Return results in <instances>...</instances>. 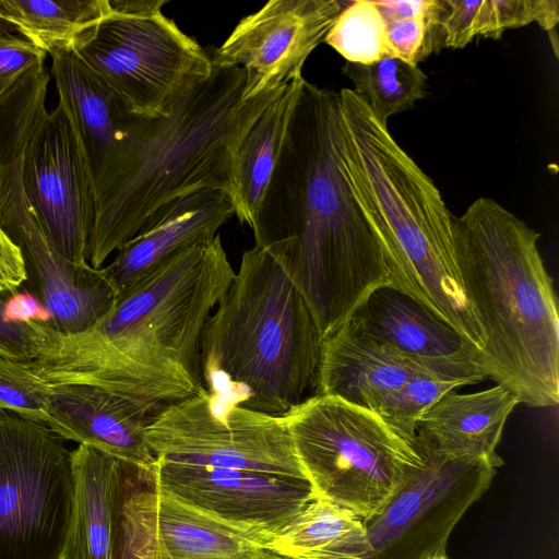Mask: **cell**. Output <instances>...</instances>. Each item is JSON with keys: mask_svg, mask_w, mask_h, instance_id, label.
<instances>
[{"mask_svg": "<svg viewBox=\"0 0 559 559\" xmlns=\"http://www.w3.org/2000/svg\"><path fill=\"white\" fill-rule=\"evenodd\" d=\"M246 73L214 67L156 117L131 115L126 134L93 183L94 224L87 262L103 267L163 205L219 190L230 198L239 147L283 86L242 100Z\"/></svg>", "mask_w": 559, "mask_h": 559, "instance_id": "3", "label": "cell"}, {"mask_svg": "<svg viewBox=\"0 0 559 559\" xmlns=\"http://www.w3.org/2000/svg\"><path fill=\"white\" fill-rule=\"evenodd\" d=\"M130 466L85 444L72 451L74 507L62 559H112L119 506Z\"/></svg>", "mask_w": 559, "mask_h": 559, "instance_id": "23", "label": "cell"}, {"mask_svg": "<svg viewBox=\"0 0 559 559\" xmlns=\"http://www.w3.org/2000/svg\"><path fill=\"white\" fill-rule=\"evenodd\" d=\"M518 404L516 395L500 384L474 393L453 390L420 417L416 436L444 459L500 467L503 462L496 450Z\"/></svg>", "mask_w": 559, "mask_h": 559, "instance_id": "21", "label": "cell"}, {"mask_svg": "<svg viewBox=\"0 0 559 559\" xmlns=\"http://www.w3.org/2000/svg\"><path fill=\"white\" fill-rule=\"evenodd\" d=\"M235 275L219 234L195 242L120 293L87 330L63 334L48 324L40 355L26 362L50 384L95 385L155 416L206 393L201 337Z\"/></svg>", "mask_w": 559, "mask_h": 559, "instance_id": "2", "label": "cell"}, {"mask_svg": "<svg viewBox=\"0 0 559 559\" xmlns=\"http://www.w3.org/2000/svg\"><path fill=\"white\" fill-rule=\"evenodd\" d=\"M374 4L383 22L385 57L419 66L436 50V0H382Z\"/></svg>", "mask_w": 559, "mask_h": 559, "instance_id": "29", "label": "cell"}, {"mask_svg": "<svg viewBox=\"0 0 559 559\" xmlns=\"http://www.w3.org/2000/svg\"><path fill=\"white\" fill-rule=\"evenodd\" d=\"M324 43L348 62L370 63L385 57L383 22L374 0L346 1Z\"/></svg>", "mask_w": 559, "mask_h": 559, "instance_id": "31", "label": "cell"}, {"mask_svg": "<svg viewBox=\"0 0 559 559\" xmlns=\"http://www.w3.org/2000/svg\"><path fill=\"white\" fill-rule=\"evenodd\" d=\"M254 559H286L272 551L262 549Z\"/></svg>", "mask_w": 559, "mask_h": 559, "instance_id": "39", "label": "cell"}, {"mask_svg": "<svg viewBox=\"0 0 559 559\" xmlns=\"http://www.w3.org/2000/svg\"><path fill=\"white\" fill-rule=\"evenodd\" d=\"M129 467L116 540L136 559H254L273 538L211 515L152 486L131 489Z\"/></svg>", "mask_w": 559, "mask_h": 559, "instance_id": "14", "label": "cell"}, {"mask_svg": "<svg viewBox=\"0 0 559 559\" xmlns=\"http://www.w3.org/2000/svg\"><path fill=\"white\" fill-rule=\"evenodd\" d=\"M22 157L0 166V226L22 251L33 294L50 316L48 324L63 334L85 331L118 294L103 267L76 265L50 243L23 190Z\"/></svg>", "mask_w": 559, "mask_h": 559, "instance_id": "13", "label": "cell"}, {"mask_svg": "<svg viewBox=\"0 0 559 559\" xmlns=\"http://www.w3.org/2000/svg\"><path fill=\"white\" fill-rule=\"evenodd\" d=\"M425 559H449L445 551H442V552H438V554H435L430 557H427Z\"/></svg>", "mask_w": 559, "mask_h": 559, "instance_id": "40", "label": "cell"}, {"mask_svg": "<svg viewBox=\"0 0 559 559\" xmlns=\"http://www.w3.org/2000/svg\"><path fill=\"white\" fill-rule=\"evenodd\" d=\"M4 319L10 323H49L50 316L34 294L15 290L5 305Z\"/></svg>", "mask_w": 559, "mask_h": 559, "instance_id": "37", "label": "cell"}, {"mask_svg": "<svg viewBox=\"0 0 559 559\" xmlns=\"http://www.w3.org/2000/svg\"><path fill=\"white\" fill-rule=\"evenodd\" d=\"M251 229L254 245L305 299L323 340L390 285L382 221L349 158L337 92L305 79Z\"/></svg>", "mask_w": 559, "mask_h": 559, "instance_id": "1", "label": "cell"}, {"mask_svg": "<svg viewBox=\"0 0 559 559\" xmlns=\"http://www.w3.org/2000/svg\"><path fill=\"white\" fill-rule=\"evenodd\" d=\"M421 462L370 519L362 521V559H425L445 551L449 536L466 510L489 488L497 466L452 461L416 436Z\"/></svg>", "mask_w": 559, "mask_h": 559, "instance_id": "11", "label": "cell"}, {"mask_svg": "<svg viewBox=\"0 0 559 559\" xmlns=\"http://www.w3.org/2000/svg\"><path fill=\"white\" fill-rule=\"evenodd\" d=\"M180 501L271 537L285 530L314 498L301 479L156 459L151 479Z\"/></svg>", "mask_w": 559, "mask_h": 559, "instance_id": "16", "label": "cell"}, {"mask_svg": "<svg viewBox=\"0 0 559 559\" xmlns=\"http://www.w3.org/2000/svg\"><path fill=\"white\" fill-rule=\"evenodd\" d=\"M52 386L38 378L26 361L0 355V409L46 424Z\"/></svg>", "mask_w": 559, "mask_h": 559, "instance_id": "33", "label": "cell"}, {"mask_svg": "<svg viewBox=\"0 0 559 559\" xmlns=\"http://www.w3.org/2000/svg\"><path fill=\"white\" fill-rule=\"evenodd\" d=\"M12 293L0 292V355L17 361H32L44 348L48 323L7 322L4 309Z\"/></svg>", "mask_w": 559, "mask_h": 559, "instance_id": "35", "label": "cell"}, {"mask_svg": "<svg viewBox=\"0 0 559 559\" xmlns=\"http://www.w3.org/2000/svg\"><path fill=\"white\" fill-rule=\"evenodd\" d=\"M464 385L456 380L419 374L386 394L374 413L404 438L414 441L420 417L445 393Z\"/></svg>", "mask_w": 559, "mask_h": 559, "instance_id": "32", "label": "cell"}, {"mask_svg": "<svg viewBox=\"0 0 559 559\" xmlns=\"http://www.w3.org/2000/svg\"><path fill=\"white\" fill-rule=\"evenodd\" d=\"M112 559H136L115 538V548Z\"/></svg>", "mask_w": 559, "mask_h": 559, "instance_id": "38", "label": "cell"}, {"mask_svg": "<svg viewBox=\"0 0 559 559\" xmlns=\"http://www.w3.org/2000/svg\"><path fill=\"white\" fill-rule=\"evenodd\" d=\"M346 1L271 0L238 22L210 57L214 67L246 73L242 100L281 88L302 68L336 21Z\"/></svg>", "mask_w": 559, "mask_h": 559, "instance_id": "15", "label": "cell"}, {"mask_svg": "<svg viewBox=\"0 0 559 559\" xmlns=\"http://www.w3.org/2000/svg\"><path fill=\"white\" fill-rule=\"evenodd\" d=\"M313 492L370 519L423 460L378 414L314 394L283 415Z\"/></svg>", "mask_w": 559, "mask_h": 559, "instance_id": "7", "label": "cell"}, {"mask_svg": "<svg viewBox=\"0 0 559 559\" xmlns=\"http://www.w3.org/2000/svg\"><path fill=\"white\" fill-rule=\"evenodd\" d=\"M46 55L0 22V98L29 72L44 67Z\"/></svg>", "mask_w": 559, "mask_h": 559, "instance_id": "34", "label": "cell"}, {"mask_svg": "<svg viewBox=\"0 0 559 559\" xmlns=\"http://www.w3.org/2000/svg\"><path fill=\"white\" fill-rule=\"evenodd\" d=\"M322 343L286 272L254 245L204 325V386L235 405L282 416L316 394Z\"/></svg>", "mask_w": 559, "mask_h": 559, "instance_id": "5", "label": "cell"}, {"mask_svg": "<svg viewBox=\"0 0 559 559\" xmlns=\"http://www.w3.org/2000/svg\"><path fill=\"white\" fill-rule=\"evenodd\" d=\"M337 93L349 158L382 221L389 286L423 305L481 353L483 332L456 261L454 215L388 124L352 88Z\"/></svg>", "mask_w": 559, "mask_h": 559, "instance_id": "6", "label": "cell"}, {"mask_svg": "<svg viewBox=\"0 0 559 559\" xmlns=\"http://www.w3.org/2000/svg\"><path fill=\"white\" fill-rule=\"evenodd\" d=\"M234 215L230 197L201 190L159 207L103 270L119 295L177 251L213 238Z\"/></svg>", "mask_w": 559, "mask_h": 559, "instance_id": "19", "label": "cell"}, {"mask_svg": "<svg viewBox=\"0 0 559 559\" xmlns=\"http://www.w3.org/2000/svg\"><path fill=\"white\" fill-rule=\"evenodd\" d=\"M304 76L289 82L243 139L236 158L234 215L252 227L272 178L301 93Z\"/></svg>", "mask_w": 559, "mask_h": 559, "instance_id": "24", "label": "cell"}, {"mask_svg": "<svg viewBox=\"0 0 559 559\" xmlns=\"http://www.w3.org/2000/svg\"><path fill=\"white\" fill-rule=\"evenodd\" d=\"M466 298L484 336L487 378L520 404L559 402V316L539 234L497 201L480 197L453 221Z\"/></svg>", "mask_w": 559, "mask_h": 559, "instance_id": "4", "label": "cell"}, {"mask_svg": "<svg viewBox=\"0 0 559 559\" xmlns=\"http://www.w3.org/2000/svg\"><path fill=\"white\" fill-rule=\"evenodd\" d=\"M558 22V0H436V50L461 49L477 38L499 39L506 31L532 23L552 33Z\"/></svg>", "mask_w": 559, "mask_h": 559, "instance_id": "25", "label": "cell"}, {"mask_svg": "<svg viewBox=\"0 0 559 559\" xmlns=\"http://www.w3.org/2000/svg\"><path fill=\"white\" fill-rule=\"evenodd\" d=\"M50 75L40 67L25 75L0 98V166L23 156L24 145L45 106Z\"/></svg>", "mask_w": 559, "mask_h": 559, "instance_id": "30", "label": "cell"}, {"mask_svg": "<svg viewBox=\"0 0 559 559\" xmlns=\"http://www.w3.org/2000/svg\"><path fill=\"white\" fill-rule=\"evenodd\" d=\"M144 439L156 459L308 481L283 415L238 406L207 391L158 412Z\"/></svg>", "mask_w": 559, "mask_h": 559, "instance_id": "10", "label": "cell"}, {"mask_svg": "<svg viewBox=\"0 0 559 559\" xmlns=\"http://www.w3.org/2000/svg\"><path fill=\"white\" fill-rule=\"evenodd\" d=\"M50 56L58 105L78 135L93 187L122 141L132 114L73 50Z\"/></svg>", "mask_w": 559, "mask_h": 559, "instance_id": "22", "label": "cell"}, {"mask_svg": "<svg viewBox=\"0 0 559 559\" xmlns=\"http://www.w3.org/2000/svg\"><path fill=\"white\" fill-rule=\"evenodd\" d=\"M109 10V0H0V22L51 53L73 50Z\"/></svg>", "mask_w": 559, "mask_h": 559, "instance_id": "27", "label": "cell"}, {"mask_svg": "<svg viewBox=\"0 0 559 559\" xmlns=\"http://www.w3.org/2000/svg\"><path fill=\"white\" fill-rule=\"evenodd\" d=\"M47 424L0 409V559H62L72 526V451Z\"/></svg>", "mask_w": 559, "mask_h": 559, "instance_id": "9", "label": "cell"}, {"mask_svg": "<svg viewBox=\"0 0 559 559\" xmlns=\"http://www.w3.org/2000/svg\"><path fill=\"white\" fill-rule=\"evenodd\" d=\"M47 425L66 440L92 447L139 471L150 481L156 457L144 439L146 411L105 389L84 383L51 384Z\"/></svg>", "mask_w": 559, "mask_h": 559, "instance_id": "18", "label": "cell"}, {"mask_svg": "<svg viewBox=\"0 0 559 559\" xmlns=\"http://www.w3.org/2000/svg\"><path fill=\"white\" fill-rule=\"evenodd\" d=\"M27 280L20 247L0 226V292H15Z\"/></svg>", "mask_w": 559, "mask_h": 559, "instance_id": "36", "label": "cell"}, {"mask_svg": "<svg viewBox=\"0 0 559 559\" xmlns=\"http://www.w3.org/2000/svg\"><path fill=\"white\" fill-rule=\"evenodd\" d=\"M342 73L376 118L388 124L390 117L412 108L427 95L428 78L419 66L395 57L370 63L346 61Z\"/></svg>", "mask_w": 559, "mask_h": 559, "instance_id": "28", "label": "cell"}, {"mask_svg": "<svg viewBox=\"0 0 559 559\" xmlns=\"http://www.w3.org/2000/svg\"><path fill=\"white\" fill-rule=\"evenodd\" d=\"M265 550L286 559H362L367 533L353 511L316 495Z\"/></svg>", "mask_w": 559, "mask_h": 559, "instance_id": "26", "label": "cell"}, {"mask_svg": "<svg viewBox=\"0 0 559 559\" xmlns=\"http://www.w3.org/2000/svg\"><path fill=\"white\" fill-rule=\"evenodd\" d=\"M347 322L438 378L465 385L487 378L477 348L423 305L390 286L373 290Z\"/></svg>", "mask_w": 559, "mask_h": 559, "instance_id": "17", "label": "cell"}, {"mask_svg": "<svg viewBox=\"0 0 559 559\" xmlns=\"http://www.w3.org/2000/svg\"><path fill=\"white\" fill-rule=\"evenodd\" d=\"M21 177L50 243L72 263L87 265L95 215L93 187L78 135L59 105L32 129Z\"/></svg>", "mask_w": 559, "mask_h": 559, "instance_id": "12", "label": "cell"}, {"mask_svg": "<svg viewBox=\"0 0 559 559\" xmlns=\"http://www.w3.org/2000/svg\"><path fill=\"white\" fill-rule=\"evenodd\" d=\"M419 374L436 377L346 322L323 340L316 394L374 413L386 394Z\"/></svg>", "mask_w": 559, "mask_h": 559, "instance_id": "20", "label": "cell"}, {"mask_svg": "<svg viewBox=\"0 0 559 559\" xmlns=\"http://www.w3.org/2000/svg\"><path fill=\"white\" fill-rule=\"evenodd\" d=\"M167 0H109V13L74 44L76 56L132 115L156 117L213 70L210 52L163 13Z\"/></svg>", "mask_w": 559, "mask_h": 559, "instance_id": "8", "label": "cell"}]
</instances>
